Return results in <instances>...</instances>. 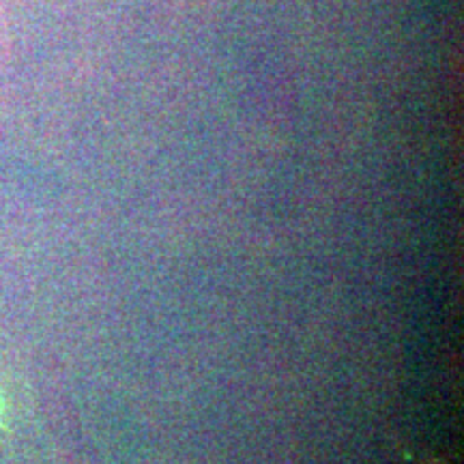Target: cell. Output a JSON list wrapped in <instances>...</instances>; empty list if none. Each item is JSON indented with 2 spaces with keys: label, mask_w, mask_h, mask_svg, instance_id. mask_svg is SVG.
<instances>
[]
</instances>
